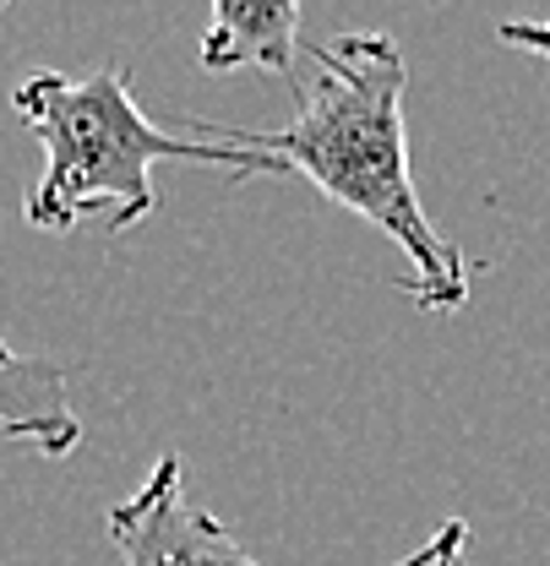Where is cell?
I'll list each match as a JSON object with an SVG mask.
<instances>
[{"mask_svg": "<svg viewBox=\"0 0 550 566\" xmlns=\"http://www.w3.org/2000/svg\"><path fill=\"white\" fill-rule=\"evenodd\" d=\"M311 61H316V76L294 87V109L283 126L191 120L186 132H207V142L262 153L278 164V175H300L316 197L365 218L404 251L409 273L398 279V289L409 294V305L430 316L464 311L469 262L453 240L436 234L409 175L404 50L382 28H365V33L349 28V33H333L328 44H311Z\"/></svg>", "mask_w": 550, "mask_h": 566, "instance_id": "cell-1", "label": "cell"}, {"mask_svg": "<svg viewBox=\"0 0 550 566\" xmlns=\"http://www.w3.org/2000/svg\"><path fill=\"white\" fill-rule=\"evenodd\" d=\"M11 109L44 147V175L22 202V218L44 234H71L87 218H98L110 234L137 229L158 208V164H207L235 180L278 175V164L262 153L153 126L132 93L126 66H98L87 76L33 71L11 87Z\"/></svg>", "mask_w": 550, "mask_h": 566, "instance_id": "cell-2", "label": "cell"}, {"mask_svg": "<svg viewBox=\"0 0 550 566\" xmlns=\"http://www.w3.org/2000/svg\"><path fill=\"white\" fill-rule=\"evenodd\" d=\"M121 566H262L207 506L186 495V469L164 452L147 480L104 517Z\"/></svg>", "mask_w": 550, "mask_h": 566, "instance_id": "cell-3", "label": "cell"}, {"mask_svg": "<svg viewBox=\"0 0 550 566\" xmlns=\"http://www.w3.org/2000/svg\"><path fill=\"white\" fill-rule=\"evenodd\" d=\"M0 436L44 458H71L82 447V420L71 409L61 359L0 344Z\"/></svg>", "mask_w": 550, "mask_h": 566, "instance_id": "cell-4", "label": "cell"}, {"mask_svg": "<svg viewBox=\"0 0 550 566\" xmlns=\"http://www.w3.org/2000/svg\"><path fill=\"white\" fill-rule=\"evenodd\" d=\"M300 55H305V44H300V6L294 0H218L203 33V50H197V66H257L294 76Z\"/></svg>", "mask_w": 550, "mask_h": 566, "instance_id": "cell-5", "label": "cell"}, {"mask_svg": "<svg viewBox=\"0 0 550 566\" xmlns=\"http://www.w3.org/2000/svg\"><path fill=\"white\" fill-rule=\"evenodd\" d=\"M464 551H469V523L464 517H447L419 551H409L404 562H393V566H458Z\"/></svg>", "mask_w": 550, "mask_h": 566, "instance_id": "cell-6", "label": "cell"}, {"mask_svg": "<svg viewBox=\"0 0 550 566\" xmlns=\"http://www.w3.org/2000/svg\"><path fill=\"white\" fill-rule=\"evenodd\" d=\"M496 39L507 44V50H523V55H535V61H550V22H496Z\"/></svg>", "mask_w": 550, "mask_h": 566, "instance_id": "cell-7", "label": "cell"}]
</instances>
